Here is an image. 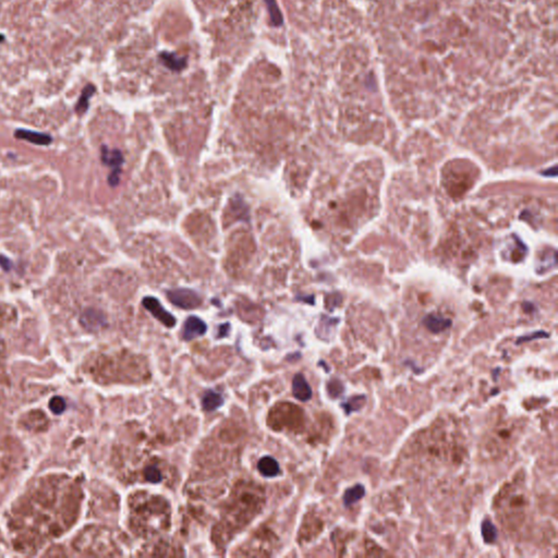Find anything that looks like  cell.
<instances>
[{
	"label": "cell",
	"mask_w": 558,
	"mask_h": 558,
	"mask_svg": "<svg viewBox=\"0 0 558 558\" xmlns=\"http://www.w3.org/2000/svg\"><path fill=\"white\" fill-rule=\"evenodd\" d=\"M516 425L512 422H503L495 426L488 435L486 449L489 454L497 455L507 450V447L515 441Z\"/></svg>",
	"instance_id": "1"
},
{
	"label": "cell",
	"mask_w": 558,
	"mask_h": 558,
	"mask_svg": "<svg viewBox=\"0 0 558 558\" xmlns=\"http://www.w3.org/2000/svg\"><path fill=\"white\" fill-rule=\"evenodd\" d=\"M100 157H102L103 164L111 169V172L108 176V183L111 187L118 185L120 181L121 167H122L125 161L122 153L117 149H109L106 145H103Z\"/></svg>",
	"instance_id": "2"
},
{
	"label": "cell",
	"mask_w": 558,
	"mask_h": 558,
	"mask_svg": "<svg viewBox=\"0 0 558 558\" xmlns=\"http://www.w3.org/2000/svg\"><path fill=\"white\" fill-rule=\"evenodd\" d=\"M167 298L173 305L184 310H191L201 305L202 298L194 290L187 288H177L167 291Z\"/></svg>",
	"instance_id": "3"
},
{
	"label": "cell",
	"mask_w": 558,
	"mask_h": 558,
	"mask_svg": "<svg viewBox=\"0 0 558 558\" xmlns=\"http://www.w3.org/2000/svg\"><path fill=\"white\" fill-rule=\"evenodd\" d=\"M503 500L506 502V506H502L504 507V514H506L504 515L506 521L509 522V524H515L517 520L521 519L524 514V509L527 507L526 496L519 493H507Z\"/></svg>",
	"instance_id": "4"
},
{
	"label": "cell",
	"mask_w": 558,
	"mask_h": 558,
	"mask_svg": "<svg viewBox=\"0 0 558 558\" xmlns=\"http://www.w3.org/2000/svg\"><path fill=\"white\" fill-rule=\"evenodd\" d=\"M143 306L149 311L154 318L158 320L160 323L167 327H173L176 325V319L173 315L165 310V307L160 304L158 299L154 297H145L142 300Z\"/></svg>",
	"instance_id": "5"
},
{
	"label": "cell",
	"mask_w": 558,
	"mask_h": 558,
	"mask_svg": "<svg viewBox=\"0 0 558 558\" xmlns=\"http://www.w3.org/2000/svg\"><path fill=\"white\" fill-rule=\"evenodd\" d=\"M206 324L200 318L190 317L184 322L182 337L184 340H192L203 336L206 333Z\"/></svg>",
	"instance_id": "6"
},
{
	"label": "cell",
	"mask_w": 558,
	"mask_h": 558,
	"mask_svg": "<svg viewBox=\"0 0 558 558\" xmlns=\"http://www.w3.org/2000/svg\"><path fill=\"white\" fill-rule=\"evenodd\" d=\"M15 137H16V139L28 141V142H30V143H33L35 145H40V146L49 145L51 143V141H52V138L49 136V134L32 131V130H26V129L16 130Z\"/></svg>",
	"instance_id": "7"
},
{
	"label": "cell",
	"mask_w": 558,
	"mask_h": 558,
	"mask_svg": "<svg viewBox=\"0 0 558 558\" xmlns=\"http://www.w3.org/2000/svg\"><path fill=\"white\" fill-rule=\"evenodd\" d=\"M292 393L298 400L307 401L312 398V389L302 374H297L292 382Z\"/></svg>",
	"instance_id": "8"
},
{
	"label": "cell",
	"mask_w": 558,
	"mask_h": 558,
	"mask_svg": "<svg viewBox=\"0 0 558 558\" xmlns=\"http://www.w3.org/2000/svg\"><path fill=\"white\" fill-rule=\"evenodd\" d=\"M96 89L93 84H87L84 86V89L81 92V95L78 99V103L76 105V112L78 115L82 116L87 111L90 107V99L95 94Z\"/></svg>",
	"instance_id": "9"
},
{
	"label": "cell",
	"mask_w": 558,
	"mask_h": 558,
	"mask_svg": "<svg viewBox=\"0 0 558 558\" xmlns=\"http://www.w3.org/2000/svg\"><path fill=\"white\" fill-rule=\"evenodd\" d=\"M258 468L261 474L267 476V478L276 476L280 471L278 462L272 458V457H264V458H262L258 463Z\"/></svg>",
	"instance_id": "10"
},
{
	"label": "cell",
	"mask_w": 558,
	"mask_h": 558,
	"mask_svg": "<svg viewBox=\"0 0 558 558\" xmlns=\"http://www.w3.org/2000/svg\"><path fill=\"white\" fill-rule=\"evenodd\" d=\"M223 403V397L219 394L212 391L205 393L203 399H202V406H203V409L206 410V411H214V410L218 409Z\"/></svg>",
	"instance_id": "11"
},
{
	"label": "cell",
	"mask_w": 558,
	"mask_h": 558,
	"mask_svg": "<svg viewBox=\"0 0 558 558\" xmlns=\"http://www.w3.org/2000/svg\"><path fill=\"white\" fill-rule=\"evenodd\" d=\"M160 59L163 60V63L168 67V68L171 69V70H174V71H180L181 69H183L185 67V59H180L176 53H170V52H161L160 53Z\"/></svg>",
	"instance_id": "12"
},
{
	"label": "cell",
	"mask_w": 558,
	"mask_h": 558,
	"mask_svg": "<svg viewBox=\"0 0 558 558\" xmlns=\"http://www.w3.org/2000/svg\"><path fill=\"white\" fill-rule=\"evenodd\" d=\"M365 494V489H364V486L361 485V484H359V485H354L353 487H350L348 488L346 490V493L344 495V503L346 506H351L353 505L354 503H357L358 501H360L363 496H364Z\"/></svg>",
	"instance_id": "13"
},
{
	"label": "cell",
	"mask_w": 558,
	"mask_h": 558,
	"mask_svg": "<svg viewBox=\"0 0 558 558\" xmlns=\"http://www.w3.org/2000/svg\"><path fill=\"white\" fill-rule=\"evenodd\" d=\"M424 324L431 332L440 333L442 331H445L447 327L450 326V321L431 315V317H427L424 320Z\"/></svg>",
	"instance_id": "14"
},
{
	"label": "cell",
	"mask_w": 558,
	"mask_h": 558,
	"mask_svg": "<svg viewBox=\"0 0 558 558\" xmlns=\"http://www.w3.org/2000/svg\"><path fill=\"white\" fill-rule=\"evenodd\" d=\"M82 321L89 328H99L105 324V319L103 315L94 310L86 311Z\"/></svg>",
	"instance_id": "15"
},
{
	"label": "cell",
	"mask_w": 558,
	"mask_h": 558,
	"mask_svg": "<svg viewBox=\"0 0 558 558\" xmlns=\"http://www.w3.org/2000/svg\"><path fill=\"white\" fill-rule=\"evenodd\" d=\"M482 536L486 543L492 544L496 541L497 530L490 520H484L482 523Z\"/></svg>",
	"instance_id": "16"
},
{
	"label": "cell",
	"mask_w": 558,
	"mask_h": 558,
	"mask_svg": "<svg viewBox=\"0 0 558 558\" xmlns=\"http://www.w3.org/2000/svg\"><path fill=\"white\" fill-rule=\"evenodd\" d=\"M265 3L267 5L268 12H270L273 24L276 26H280L282 22H284V20H282L281 12L279 10V7L276 3V0H265Z\"/></svg>",
	"instance_id": "17"
},
{
	"label": "cell",
	"mask_w": 558,
	"mask_h": 558,
	"mask_svg": "<svg viewBox=\"0 0 558 558\" xmlns=\"http://www.w3.org/2000/svg\"><path fill=\"white\" fill-rule=\"evenodd\" d=\"M144 476L146 481L152 483H159L161 481V473L157 467H149L145 469Z\"/></svg>",
	"instance_id": "18"
},
{
	"label": "cell",
	"mask_w": 558,
	"mask_h": 558,
	"mask_svg": "<svg viewBox=\"0 0 558 558\" xmlns=\"http://www.w3.org/2000/svg\"><path fill=\"white\" fill-rule=\"evenodd\" d=\"M51 411L56 414H60L66 409V401L61 397H53L49 403Z\"/></svg>",
	"instance_id": "19"
},
{
	"label": "cell",
	"mask_w": 558,
	"mask_h": 558,
	"mask_svg": "<svg viewBox=\"0 0 558 558\" xmlns=\"http://www.w3.org/2000/svg\"><path fill=\"white\" fill-rule=\"evenodd\" d=\"M0 266H2L4 271L9 272L11 271L13 265H12V262L8 258H6L5 255H0Z\"/></svg>",
	"instance_id": "20"
},
{
	"label": "cell",
	"mask_w": 558,
	"mask_h": 558,
	"mask_svg": "<svg viewBox=\"0 0 558 558\" xmlns=\"http://www.w3.org/2000/svg\"><path fill=\"white\" fill-rule=\"evenodd\" d=\"M228 331H229V324H225V325H221L219 327V334H218V337H225V336L228 335Z\"/></svg>",
	"instance_id": "21"
},
{
	"label": "cell",
	"mask_w": 558,
	"mask_h": 558,
	"mask_svg": "<svg viewBox=\"0 0 558 558\" xmlns=\"http://www.w3.org/2000/svg\"><path fill=\"white\" fill-rule=\"evenodd\" d=\"M4 39H5V36L3 34H0V42H3Z\"/></svg>",
	"instance_id": "22"
}]
</instances>
